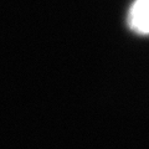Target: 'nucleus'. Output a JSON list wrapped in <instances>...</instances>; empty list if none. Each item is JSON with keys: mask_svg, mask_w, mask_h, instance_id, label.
Here are the masks:
<instances>
[{"mask_svg": "<svg viewBox=\"0 0 149 149\" xmlns=\"http://www.w3.org/2000/svg\"><path fill=\"white\" fill-rule=\"evenodd\" d=\"M128 26L139 35H149V0H136L128 11Z\"/></svg>", "mask_w": 149, "mask_h": 149, "instance_id": "1", "label": "nucleus"}]
</instances>
